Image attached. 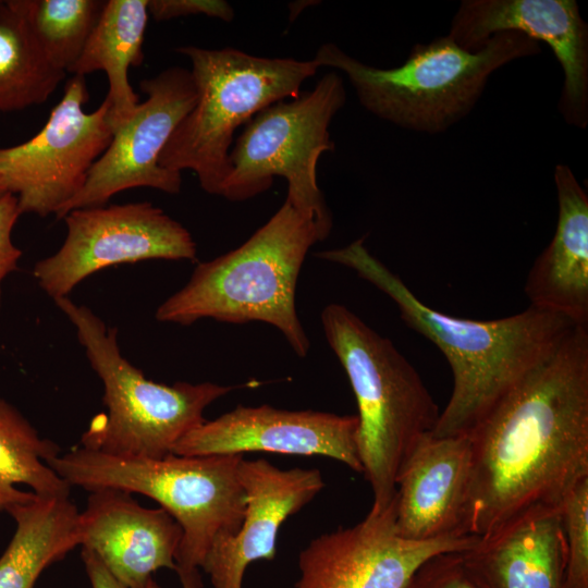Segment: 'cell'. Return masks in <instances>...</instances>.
<instances>
[{
  "label": "cell",
  "instance_id": "obj_6",
  "mask_svg": "<svg viewBox=\"0 0 588 588\" xmlns=\"http://www.w3.org/2000/svg\"><path fill=\"white\" fill-rule=\"evenodd\" d=\"M243 458L241 454L118 456L79 446L48 465L71 487L114 488L158 502L183 531L175 558L180 576L198 569L215 541L240 529L246 505L238 475Z\"/></svg>",
  "mask_w": 588,
  "mask_h": 588
},
{
  "label": "cell",
  "instance_id": "obj_22",
  "mask_svg": "<svg viewBox=\"0 0 588 588\" xmlns=\"http://www.w3.org/2000/svg\"><path fill=\"white\" fill-rule=\"evenodd\" d=\"M7 512L16 529L0 558V588H34L46 567L81 546L79 512L69 494L35 493Z\"/></svg>",
  "mask_w": 588,
  "mask_h": 588
},
{
  "label": "cell",
  "instance_id": "obj_20",
  "mask_svg": "<svg viewBox=\"0 0 588 588\" xmlns=\"http://www.w3.org/2000/svg\"><path fill=\"white\" fill-rule=\"evenodd\" d=\"M558 221L524 292L530 306L588 327V196L567 164H556Z\"/></svg>",
  "mask_w": 588,
  "mask_h": 588
},
{
  "label": "cell",
  "instance_id": "obj_14",
  "mask_svg": "<svg viewBox=\"0 0 588 588\" xmlns=\"http://www.w3.org/2000/svg\"><path fill=\"white\" fill-rule=\"evenodd\" d=\"M357 415L238 405L186 433L172 453L206 456L267 452L319 455L363 473Z\"/></svg>",
  "mask_w": 588,
  "mask_h": 588
},
{
  "label": "cell",
  "instance_id": "obj_13",
  "mask_svg": "<svg viewBox=\"0 0 588 588\" xmlns=\"http://www.w3.org/2000/svg\"><path fill=\"white\" fill-rule=\"evenodd\" d=\"M396 503L371 513L353 527L313 539L298 556L295 588H405L429 559L460 552L478 538L451 535L433 540L402 538L395 526Z\"/></svg>",
  "mask_w": 588,
  "mask_h": 588
},
{
  "label": "cell",
  "instance_id": "obj_24",
  "mask_svg": "<svg viewBox=\"0 0 588 588\" xmlns=\"http://www.w3.org/2000/svg\"><path fill=\"white\" fill-rule=\"evenodd\" d=\"M34 38L15 0L0 9V111L44 103L65 78Z\"/></svg>",
  "mask_w": 588,
  "mask_h": 588
},
{
  "label": "cell",
  "instance_id": "obj_5",
  "mask_svg": "<svg viewBox=\"0 0 588 588\" xmlns=\"http://www.w3.org/2000/svg\"><path fill=\"white\" fill-rule=\"evenodd\" d=\"M541 51L537 40L519 32L493 35L477 51L458 46L449 35L415 45L405 62L391 69L366 64L328 42L314 61L348 78L360 105L400 127L437 134L465 118L489 77L505 64Z\"/></svg>",
  "mask_w": 588,
  "mask_h": 588
},
{
  "label": "cell",
  "instance_id": "obj_3",
  "mask_svg": "<svg viewBox=\"0 0 588 588\" xmlns=\"http://www.w3.org/2000/svg\"><path fill=\"white\" fill-rule=\"evenodd\" d=\"M323 240L316 221L285 199L240 247L199 262L188 282L157 308L156 319L182 326L204 318L262 321L304 357L310 342L296 313V283L308 250Z\"/></svg>",
  "mask_w": 588,
  "mask_h": 588
},
{
  "label": "cell",
  "instance_id": "obj_32",
  "mask_svg": "<svg viewBox=\"0 0 588 588\" xmlns=\"http://www.w3.org/2000/svg\"><path fill=\"white\" fill-rule=\"evenodd\" d=\"M5 193H8V189H7V186H5V183H4V180L0 173V197L2 195H4Z\"/></svg>",
  "mask_w": 588,
  "mask_h": 588
},
{
  "label": "cell",
  "instance_id": "obj_7",
  "mask_svg": "<svg viewBox=\"0 0 588 588\" xmlns=\"http://www.w3.org/2000/svg\"><path fill=\"white\" fill-rule=\"evenodd\" d=\"M175 50L192 63L198 97L172 133L159 163L179 172L194 171L205 192L220 196L236 128L266 107L298 96L319 66L314 60L264 58L234 48Z\"/></svg>",
  "mask_w": 588,
  "mask_h": 588
},
{
  "label": "cell",
  "instance_id": "obj_19",
  "mask_svg": "<svg viewBox=\"0 0 588 588\" xmlns=\"http://www.w3.org/2000/svg\"><path fill=\"white\" fill-rule=\"evenodd\" d=\"M477 588H565L561 506L536 507L460 551Z\"/></svg>",
  "mask_w": 588,
  "mask_h": 588
},
{
  "label": "cell",
  "instance_id": "obj_11",
  "mask_svg": "<svg viewBox=\"0 0 588 588\" xmlns=\"http://www.w3.org/2000/svg\"><path fill=\"white\" fill-rule=\"evenodd\" d=\"M63 219L68 232L62 246L33 270L53 299L66 297L88 275L118 264L196 260L188 230L148 201L74 209Z\"/></svg>",
  "mask_w": 588,
  "mask_h": 588
},
{
  "label": "cell",
  "instance_id": "obj_4",
  "mask_svg": "<svg viewBox=\"0 0 588 588\" xmlns=\"http://www.w3.org/2000/svg\"><path fill=\"white\" fill-rule=\"evenodd\" d=\"M326 340L351 383L358 408V452L372 491L369 512L396 497L397 476L440 411L419 373L394 344L347 307L332 303L320 315Z\"/></svg>",
  "mask_w": 588,
  "mask_h": 588
},
{
  "label": "cell",
  "instance_id": "obj_21",
  "mask_svg": "<svg viewBox=\"0 0 588 588\" xmlns=\"http://www.w3.org/2000/svg\"><path fill=\"white\" fill-rule=\"evenodd\" d=\"M148 15V0L105 1L82 54L69 71L84 77L96 71L106 73L112 131L130 119L139 103L128 81V69L144 61Z\"/></svg>",
  "mask_w": 588,
  "mask_h": 588
},
{
  "label": "cell",
  "instance_id": "obj_9",
  "mask_svg": "<svg viewBox=\"0 0 588 588\" xmlns=\"http://www.w3.org/2000/svg\"><path fill=\"white\" fill-rule=\"evenodd\" d=\"M346 101L343 78L324 74L310 90L254 115L232 146L220 196L243 201L268 191L275 176L287 182L285 199L309 215L324 240L332 216L317 183L320 156L334 150L329 127Z\"/></svg>",
  "mask_w": 588,
  "mask_h": 588
},
{
  "label": "cell",
  "instance_id": "obj_27",
  "mask_svg": "<svg viewBox=\"0 0 588 588\" xmlns=\"http://www.w3.org/2000/svg\"><path fill=\"white\" fill-rule=\"evenodd\" d=\"M405 588H477L468 577L460 552H445L425 562Z\"/></svg>",
  "mask_w": 588,
  "mask_h": 588
},
{
  "label": "cell",
  "instance_id": "obj_1",
  "mask_svg": "<svg viewBox=\"0 0 588 588\" xmlns=\"http://www.w3.org/2000/svg\"><path fill=\"white\" fill-rule=\"evenodd\" d=\"M461 532L483 538L588 478V327L558 347L467 433Z\"/></svg>",
  "mask_w": 588,
  "mask_h": 588
},
{
  "label": "cell",
  "instance_id": "obj_25",
  "mask_svg": "<svg viewBox=\"0 0 588 588\" xmlns=\"http://www.w3.org/2000/svg\"><path fill=\"white\" fill-rule=\"evenodd\" d=\"M48 61L65 73L78 60L101 14L99 0H15Z\"/></svg>",
  "mask_w": 588,
  "mask_h": 588
},
{
  "label": "cell",
  "instance_id": "obj_10",
  "mask_svg": "<svg viewBox=\"0 0 588 588\" xmlns=\"http://www.w3.org/2000/svg\"><path fill=\"white\" fill-rule=\"evenodd\" d=\"M84 76L73 75L42 128L30 139L0 148V173L16 196L21 215H57L84 186L88 173L111 143L110 103L105 98L84 111Z\"/></svg>",
  "mask_w": 588,
  "mask_h": 588
},
{
  "label": "cell",
  "instance_id": "obj_33",
  "mask_svg": "<svg viewBox=\"0 0 588 588\" xmlns=\"http://www.w3.org/2000/svg\"><path fill=\"white\" fill-rule=\"evenodd\" d=\"M2 2H3V1H0V9H1V5H2Z\"/></svg>",
  "mask_w": 588,
  "mask_h": 588
},
{
  "label": "cell",
  "instance_id": "obj_29",
  "mask_svg": "<svg viewBox=\"0 0 588 588\" xmlns=\"http://www.w3.org/2000/svg\"><path fill=\"white\" fill-rule=\"evenodd\" d=\"M20 216L16 196L11 193L2 195L0 197V305L2 281L16 269L22 256V250L12 241V231Z\"/></svg>",
  "mask_w": 588,
  "mask_h": 588
},
{
  "label": "cell",
  "instance_id": "obj_2",
  "mask_svg": "<svg viewBox=\"0 0 588 588\" xmlns=\"http://www.w3.org/2000/svg\"><path fill=\"white\" fill-rule=\"evenodd\" d=\"M316 256L353 269L387 294L403 321L446 358L453 387L431 432L436 437L469 433L575 327L558 314L532 306L493 320L441 313L421 302L397 274L371 255L363 238Z\"/></svg>",
  "mask_w": 588,
  "mask_h": 588
},
{
  "label": "cell",
  "instance_id": "obj_8",
  "mask_svg": "<svg viewBox=\"0 0 588 588\" xmlns=\"http://www.w3.org/2000/svg\"><path fill=\"white\" fill-rule=\"evenodd\" d=\"M54 302L76 328L88 362L105 388L107 413L96 416L83 433L81 446L85 449L162 458L206 420L203 414L207 406L235 389L212 382L168 385L149 380L122 356L115 328H108L89 308L68 296Z\"/></svg>",
  "mask_w": 588,
  "mask_h": 588
},
{
  "label": "cell",
  "instance_id": "obj_12",
  "mask_svg": "<svg viewBox=\"0 0 588 588\" xmlns=\"http://www.w3.org/2000/svg\"><path fill=\"white\" fill-rule=\"evenodd\" d=\"M147 95L125 122L113 128L110 145L91 167L83 188L56 215L105 206L117 193L135 187L177 194L182 174L160 166L172 133L197 101L191 71L171 66L139 83Z\"/></svg>",
  "mask_w": 588,
  "mask_h": 588
},
{
  "label": "cell",
  "instance_id": "obj_26",
  "mask_svg": "<svg viewBox=\"0 0 588 588\" xmlns=\"http://www.w3.org/2000/svg\"><path fill=\"white\" fill-rule=\"evenodd\" d=\"M561 516L567 558L565 588H588V478L564 498Z\"/></svg>",
  "mask_w": 588,
  "mask_h": 588
},
{
  "label": "cell",
  "instance_id": "obj_16",
  "mask_svg": "<svg viewBox=\"0 0 588 588\" xmlns=\"http://www.w3.org/2000/svg\"><path fill=\"white\" fill-rule=\"evenodd\" d=\"M238 475L246 500L241 527L215 541L200 566L213 588H242L250 563L274 559L281 525L324 487L317 468L281 469L264 458H243Z\"/></svg>",
  "mask_w": 588,
  "mask_h": 588
},
{
  "label": "cell",
  "instance_id": "obj_31",
  "mask_svg": "<svg viewBox=\"0 0 588 588\" xmlns=\"http://www.w3.org/2000/svg\"><path fill=\"white\" fill-rule=\"evenodd\" d=\"M182 588H201L203 581L198 569L180 575ZM159 588V587H158Z\"/></svg>",
  "mask_w": 588,
  "mask_h": 588
},
{
  "label": "cell",
  "instance_id": "obj_30",
  "mask_svg": "<svg viewBox=\"0 0 588 588\" xmlns=\"http://www.w3.org/2000/svg\"><path fill=\"white\" fill-rule=\"evenodd\" d=\"M82 559L91 588H126L110 573V571L93 551L83 548Z\"/></svg>",
  "mask_w": 588,
  "mask_h": 588
},
{
  "label": "cell",
  "instance_id": "obj_17",
  "mask_svg": "<svg viewBox=\"0 0 588 588\" xmlns=\"http://www.w3.org/2000/svg\"><path fill=\"white\" fill-rule=\"evenodd\" d=\"M131 494L114 488L89 491L79 513L81 546L126 588H158L152 574L176 571L183 531L164 509L144 507Z\"/></svg>",
  "mask_w": 588,
  "mask_h": 588
},
{
  "label": "cell",
  "instance_id": "obj_15",
  "mask_svg": "<svg viewBox=\"0 0 588 588\" xmlns=\"http://www.w3.org/2000/svg\"><path fill=\"white\" fill-rule=\"evenodd\" d=\"M519 32L547 44L564 75L559 110L572 126L588 125V25L575 0H463L449 36L477 51L490 37Z\"/></svg>",
  "mask_w": 588,
  "mask_h": 588
},
{
  "label": "cell",
  "instance_id": "obj_18",
  "mask_svg": "<svg viewBox=\"0 0 588 588\" xmlns=\"http://www.w3.org/2000/svg\"><path fill=\"white\" fill-rule=\"evenodd\" d=\"M469 469L468 434L422 438L396 479L397 534L415 541L463 535Z\"/></svg>",
  "mask_w": 588,
  "mask_h": 588
},
{
  "label": "cell",
  "instance_id": "obj_28",
  "mask_svg": "<svg viewBox=\"0 0 588 588\" xmlns=\"http://www.w3.org/2000/svg\"><path fill=\"white\" fill-rule=\"evenodd\" d=\"M148 13L158 22L188 15H206L231 22L233 8L222 0H148Z\"/></svg>",
  "mask_w": 588,
  "mask_h": 588
},
{
  "label": "cell",
  "instance_id": "obj_23",
  "mask_svg": "<svg viewBox=\"0 0 588 588\" xmlns=\"http://www.w3.org/2000/svg\"><path fill=\"white\" fill-rule=\"evenodd\" d=\"M60 448L41 438L29 421L0 397V512L34 494H70V485L49 465Z\"/></svg>",
  "mask_w": 588,
  "mask_h": 588
}]
</instances>
